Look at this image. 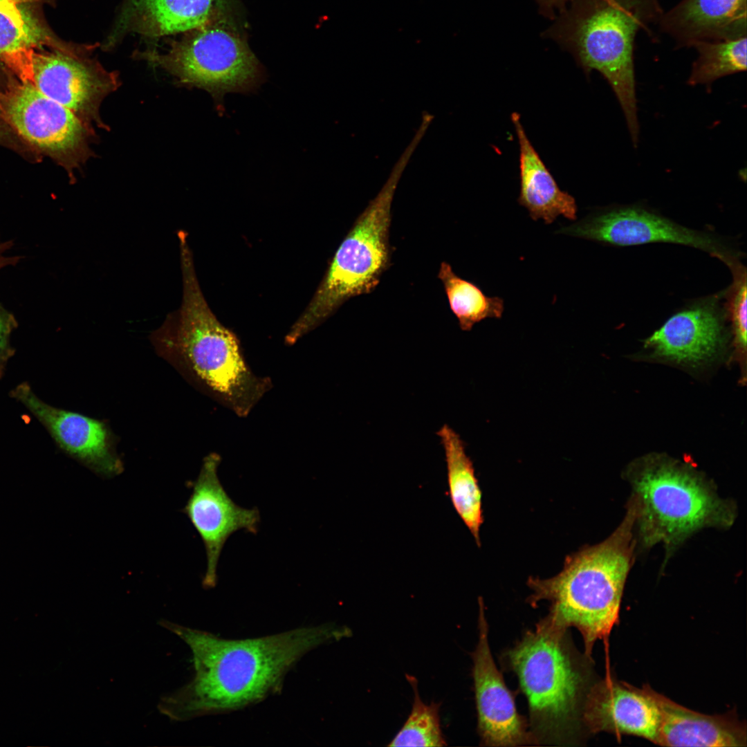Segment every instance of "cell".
Returning <instances> with one entry per match:
<instances>
[{
	"mask_svg": "<svg viewBox=\"0 0 747 747\" xmlns=\"http://www.w3.org/2000/svg\"><path fill=\"white\" fill-rule=\"evenodd\" d=\"M44 44L67 53L76 48V44L64 43L50 34L28 30L0 11V61L19 81L34 85L33 57L37 48Z\"/></svg>",
	"mask_w": 747,
	"mask_h": 747,
	"instance_id": "22",
	"label": "cell"
},
{
	"mask_svg": "<svg viewBox=\"0 0 747 747\" xmlns=\"http://www.w3.org/2000/svg\"><path fill=\"white\" fill-rule=\"evenodd\" d=\"M133 55L158 66L178 83L208 91L219 111L228 93H252L264 82L260 64L248 46L218 19L184 33L165 50L137 51Z\"/></svg>",
	"mask_w": 747,
	"mask_h": 747,
	"instance_id": "8",
	"label": "cell"
},
{
	"mask_svg": "<svg viewBox=\"0 0 747 747\" xmlns=\"http://www.w3.org/2000/svg\"><path fill=\"white\" fill-rule=\"evenodd\" d=\"M660 711L654 744L664 746L741 747L746 726L735 714L708 715L685 708L649 687Z\"/></svg>",
	"mask_w": 747,
	"mask_h": 747,
	"instance_id": "19",
	"label": "cell"
},
{
	"mask_svg": "<svg viewBox=\"0 0 747 747\" xmlns=\"http://www.w3.org/2000/svg\"><path fill=\"white\" fill-rule=\"evenodd\" d=\"M568 629L547 615L503 654L526 699L536 745L575 746L588 735L583 708L596 680L591 656L578 652Z\"/></svg>",
	"mask_w": 747,
	"mask_h": 747,
	"instance_id": "3",
	"label": "cell"
},
{
	"mask_svg": "<svg viewBox=\"0 0 747 747\" xmlns=\"http://www.w3.org/2000/svg\"><path fill=\"white\" fill-rule=\"evenodd\" d=\"M391 199L387 190L356 219L310 303L286 335V344H295L349 299L377 286L389 262Z\"/></svg>",
	"mask_w": 747,
	"mask_h": 747,
	"instance_id": "7",
	"label": "cell"
},
{
	"mask_svg": "<svg viewBox=\"0 0 747 747\" xmlns=\"http://www.w3.org/2000/svg\"><path fill=\"white\" fill-rule=\"evenodd\" d=\"M226 0H124L103 46L109 49L125 35L160 37L185 33L217 17Z\"/></svg>",
	"mask_w": 747,
	"mask_h": 747,
	"instance_id": "16",
	"label": "cell"
},
{
	"mask_svg": "<svg viewBox=\"0 0 747 747\" xmlns=\"http://www.w3.org/2000/svg\"><path fill=\"white\" fill-rule=\"evenodd\" d=\"M746 36L702 41L692 47L699 53L688 80L690 85H709L721 77L746 70Z\"/></svg>",
	"mask_w": 747,
	"mask_h": 747,
	"instance_id": "24",
	"label": "cell"
},
{
	"mask_svg": "<svg viewBox=\"0 0 747 747\" xmlns=\"http://www.w3.org/2000/svg\"><path fill=\"white\" fill-rule=\"evenodd\" d=\"M183 297L152 340L163 354L176 358L205 394L239 417H246L272 387L255 375L240 342L209 307L198 282L187 235L178 237Z\"/></svg>",
	"mask_w": 747,
	"mask_h": 747,
	"instance_id": "2",
	"label": "cell"
},
{
	"mask_svg": "<svg viewBox=\"0 0 747 747\" xmlns=\"http://www.w3.org/2000/svg\"><path fill=\"white\" fill-rule=\"evenodd\" d=\"M18 326L14 315L0 304V380L3 377L9 360L15 356L10 337Z\"/></svg>",
	"mask_w": 747,
	"mask_h": 747,
	"instance_id": "27",
	"label": "cell"
},
{
	"mask_svg": "<svg viewBox=\"0 0 747 747\" xmlns=\"http://www.w3.org/2000/svg\"><path fill=\"white\" fill-rule=\"evenodd\" d=\"M221 461L217 453L205 457L183 510L205 546L207 569L203 584L206 587L216 585L218 562L228 539L242 529L256 533L260 522L257 508L238 506L225 490L218 477Z\"/></svg>",
	"mask_w": 747,
	"mask_h": 747,
	"instance_id": "12",
	"label": "cell"
},
{
	"mask_svg": "<svg viewBox=\"0 0 747 747\" xmlns=\"http://www.w3.org/2000/svg\"><path fill=\"white\" fill-rule=\"evenodd\" d=\"M12 245L13 243L12 241L0 243V270L10 265H15L21 259V256L6 257L4 255V253L8 250Z\"/></svg>",
	"mask_w": 747,
	"mask_h": 747,
	"instance_id": "30",
	"label": "cell"
},
{
	"mask_svg": "<svg viewBox=\"0 0 747 747\" xmlns=\"http://www.w3.org/2000/svg\"><path fill=\"white\" fill-rule=\"evenodd\" d=\"M642 544H663L666 554L705 527L727 528L736 517L730 501L720 498L697 471L674 460L647 457L628 474Z\"/></svg>",
	"mask_w": 747,
	"mask_h": 747,
	"instance_id": "6",
	"label": "cell"
},
{
	"mask_svg": "<svg viewBox=\"0 0 747 747\" xmlns=\"http://www.w3.org/2000/svg\"><path fill=\"white\" fill-rule=\"evenodd\" d=\"M539 5L540 11L550 19L555 17V12L564 10L566 6L573 0H535Z\"/></svg>",
	"mask_w": 747,
	"mask_h": 747,
	"instance_id": "29",
	"label": "cell"
},
{
	"mask_svg": "<svg viewBox=\"0 0 747 747\" xmlns=\"http://www.w3.org/2000/svg\"><path fill=\"white\" fill-rule=\"evenodd\" d=\"M45 0H0V11L5 13L22 28L38 34H48L44 30L30 13L21 6Z\"/></svg>",
	"mask_w": 747,
	"mask_h": 747,
	"instance_id": "28",
	"label": "cell"
},
{
	"mask_svg": "<svg viewBox=\"0 0 747 747\" xmlns=\"http://www.w3.org/2000/svg\"><path fill=\"white\" fill-rule=\"evenodd\" d=\"M663 14L658 0H573L544 35L568 50L586 73L600 72L616 95L632 142L638 140L633 51L637 33Z\"/></svg>",
	"mask_w": 747,
	"mask_h": 747,
	"instance_id": "5",
	"label": "cell"
},
{
	"mask_svg": "<svg viewBox=\"0 0 747 747\" xmlns=\"http://www.w3.org/2000/svg\"><path fill=\"white\" fill-rule=\"evenodd\" d=\"M511 120L519 147V204L528 210L532 219H542L546 224L559 216L575 220L578 208L574 197L557 185L527 137L519 115L513 113Z\"/></svg>",
	"mask_w": 747,
	"mask_h": 747,
	"instance_id": "20",
	"label": "cell"
},
{
	"mask_svg": "<svg viewBox=\"0 0 747 747\" xmlns=\"http://www.w3.org/2000/svg\"><path fill=\"white\" fill-rule=\"evenodd\" d=\"M557 233L620 246L652 243L682 244L709 252L728 266L735 261L734 255L714 237L637 208L597 213L562 227Z\"/></svg>",
	"mask_w": 747,
	"mask_h": 747,
	"instance_id": "11",
	"label": "cell"
},
{
	"mask_svg": "<svg viewBox=\"0 0 747 747\" xmlns=\"http://www.w3.org/2000/svg\"><path fill=\"white\" fill-rule=\"evenodd\" d=\"M9 395L41 423L66 454L102 476H116L122 471L102 422L45 403L28 382L17 385Z\"/></svg>",
	"mask_w": 747,
	"mask_h": 747,
	"instance_id": "14",
	"label": "cell"
},
{
	"mask_svg": "<svg viewBox=\"0 0 747 747\" xmlns=\"http://www.w3.org/2000/svg\"><path fill=\"white\" fill-rule=\"evenodd\" d=\"M747 0H682L663 12L658 26L676 46L746 36Z\"/></svg>",
	"mask_w": 747,
	"mask_h": 747,
	"instance_id": "17",
	"label": "cell"
},
{
	"mask_svg": "<svg viewBox=\"0 0 747 747\" xmlns=\"http://www.w3.org/2000/svg\"><path fill=\"white\" fill-rule=\"evenodd\" d=\"M160 623L182 639L193 656L194 678L163 697L158 705L163 714L176 721L259 703L280 690L286 674L308 652L351 634L346 626L326 623L258 638L225 639L168 620Z\"/></svg>",
	"mask_w": 747,
	"mask_h": 747,
	"instance_id": "1",
	"label": "cell"
},
{
	"mask_svg": "<svg viewBox=\"0 0 747 747\" xmlns=\"http://www.w3.org/2000/svg\"><path fill=\"white\" fill-rule=\"evenodd\" d=\"M35 86L47 97L71 110L91 129H107L100 107L120 84L116 72L107 71L91 56H76L57 50L35 51Z\"/></svg>",
	"mask_w": 747,
	"mask_h": 747,
	"instance_id": "10",
	"label": "cell"
},
{
	"mask_svg": "<svg viewBox=\"0 0 747 747\" xmlns=\"http://www.w3.org/2000/svg\"><path fill=\"white\" fill-rule=\"evenodd\" d=\"M635 510L629 501L626 515L603 542L566 556L562 571L547 579L529 577L528 601L549 605L548 616L581 634L584 653L591 656L595 643L608 637L618 622L624 586L634 551Z\"/></svg>",
	"mask_w": 747,
	"mask_h": 747,
	"instance_id": "4",
	"label": "cell"
},
{
	"mask_svg": "<svg viewBox=\"0 0 747 747\" xmlns=\"http://www.w3.org/2000/svg\"><path fill=\"white\" fill-rule=\"evenodd\" d=\"M438 277L463 331H470L475 324L486 318L501 317L504 300L486 295L477 285L456 275L449 264H441Z\"/></svg>",
	"mask_w": 747,
	"mask_h": 747,
	"instance_id": "23",
	"label": "cell"
},
{
	"mask_svg": "<svg viewBox=\"0 0 747 747\" xmlns=\"http://www.w3.org/2000/svg\"><path fill=\"white\" fill-rule=\"evenodd\" d=\"M735 283L728 310L732 322L734 343L739 355L745 356L746 351V270L737 265L732 267Z\"/></svg>",
	"mask_w": 747,
	"mask_h": 747,
	"instance_id": "26",
	"label": "cell"
},
{
	"mask_svg": "<svg viewBox=\"0 0 747 747\" xmlns=\"http://www.w3.org/2000/svg\"><path fill=\"white\" fill-rule=\"evenodd\" d=\"M723 326L713 304L695 305L670 317L645 342L654 354L677 362L713 358L723 342Z\"/></svg>",
	"mask_w": 747,
	"mask_h": 747,
	"instance_id": "18",
	"label": "cell"
},
{
	"mask_svg": "<svg viewBox=\"0 0 747 747\" xmlns=\"http://www.w3.org/2000/svg\"><path fill=\"white\" fill-rule=\"evenodd\" d=\"M0 114L19 136L45 150L82 162L93 154L95 131L30 83L17 80L0 91Z\"/></svg>",
	"mask_w": 747,
	"mask_h": 747,
	"instance_id": "9",
	"label": "cell"
},
{
	"mask_svg": "<svg viewBox=\"0 0 747 747\" xmlns=\"http://www.w3.org/2000/svg\"><path fill=\"white\" fill-rule=\"evenodd\" d=\"M444 449L448 492L454 508L480 546L479 531L483 522L482 493L463 441L445 424L437 432Z\"/></svg>",
	"mask_w": 747,
	"mask_h": 747,
	"instance_id": "21",
	"label": "cell"
},
{
	"mask_svg": "<svg viewBox=\"0 0 747 747\" xmlns=\"http://www.w3.org/2000/svg\"><path fill=\"white\" fill-rule=\"evenodd\" d=\"M649 685L637 688L607 676L587 695L582 721L588 735L607 732L640 737L654 743L660 711Z\"/></svg>",
	"mask_w": 747,
	"mask_h": 747,
	"instance_id": "15",
	"label": "cell"
},
{
	"mask_svg": "<svg viewBox=\"0 0 747 747\" xmlns=\"http://www.w3.org/2000/svg\"><path fill=\"white\" fill-rule=\"evenodd\" d=\"M484 609L479 598V638L471 657L481 744L499 747L536 745L528 723L519 714L514 697L492 656Z\"/></svg>",
	"mask_w": 747,
	"mask_h": 747,
	"instance_id": "13",
	"label": "cell"
},
{
	"mask_svg": "<svg viewBox=\"0 0 747 747\" xmlns=\"http://www.w3.org/2000/svg\"><path fill=\"white\" fill-rule=\"evenodd\" d=\"M412 686L414 697L411 712L389 746H446L440 720L441 703L432 701L425 703L421 699L417 679L412 675H406Z\"/></svg>",
	"mask_w": 747,
	"mask_h": 747,
	"instance_id": "25",
	"label": "cell"
}]
</instances>
